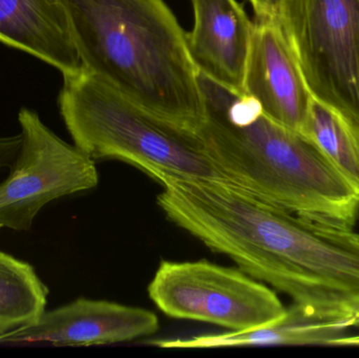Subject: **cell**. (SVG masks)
I'll use <instances>...</instances> for the list:
<instances>
[{"label":"cell","instance_id":"cell-8","mask_svg":"<svg viewBox=\"0 0 359 358\" xmlns=\"http://www.w3.org/2000/svg\"><path fill=\"white\" fill-rule=\"evenodd\" d=\"M159 319L153 311L109 301L78 298L46 312L33 325L0 336V346L48 344L98 346L154 336Z\"/></svg>","mask_w":359,"mask_h":358},{"label":"cell","instance_id":"cell-1","mask_svg":"<svg viewBox=\"0 0 359 358\" xmlns=\"http://www.w3.org/2000/svg\"><path fill=\"white\" fill-rule=\"evenodd\" d=\"M166 218L241 270L326 319L359 327V235L269 205L230 183L149 174Z\"/></svg>","mask_w":359,"mask_h":358},{"label":"cell","instance_id":"cell-15","mask_svg":"<svg viewBox=\"0 0 359 358\" xmlns=\"http://www.w3.org/2000/svg\"><path fill=\"white\" fill-rule=\"evenodd\" d=\"M21 143V134L16 136L0 137V170L12 166L18 155Z\"/></svg>","mask_w":359,"mask_h":358},{"label":"cell","instance_id":"cell-12","mask_svg":"<svg viewBox=\"0 0 359 358\" xmlns=\"http://www.w3.org/2000/svg\"><path fill=\"white\" fill-rule=\"evenodd\" d=\"M350 328L353 327L348 322L318 317L293 303L282 319L257 329L149 340L147 345L166 350L249 346H334L335 342L348 336Z\"/></svg>","mask_w":359,"mask_h":358},{"label":"cell","instance_id":"cell-13","mask_svg":"<svg viewBox=\"0 0 359 358\" xmlns=\"http://www.w3.org/2000/svg\"><path fill=\"white\" fill-rule=\"evenodd\" d=\"M48 294L29 263L0 252V336L36 323Z\"/></svg>","mask_w":359,"mask_h":358},{"label":"cell","instance_id":"cell-11","mask_svg":"<svg viewBox=\"0 0 359 358\" xmlns=\"http://www.w3.org/2000/svg\"><path fill=\"white\" fill-rule=\"evenodd\" d=\"M0 42L61 71H81L63 0H0Z\"/></svg>","mask_w":359,"mask_h":358},{"label":"cell","instance_id":"cell-16","mask_svg":"<svg viewBox=\"0 0 359 358\" xmlns=\"http://www.w3.org/2000/svg\"><path fill=\"white\" fill-rule=\"evenodd\" d=\"M255 11V18L278 16L280 0H248Z\"/></svg>","mask_w":359,"mask_h":358},{"label":"cell","instance_id":"cell-10","mask_svg":"<svg viewBox=\"0 0 359 358\" xmlns=\"http://www.w3.org/2000/svg\"><path fill=\"white\" fill-rule=\"evenodd\" d=\"M188 52L198 73L236 94L244 80L255 21L238 0H191Z\"/></svg>","mask_w":359,"mask_h":358},{"label":"cell","instance_id":"cell-3","mask_svg":"<svg viewBox=\"0 0 359 358\" xmlns=\"http://www.w3.org/2000/svg\"><path fill=\"white\" fill-rule=\"evenodd\" d=\"M82 69L143 109L196 130L205 106L187 33L165 0H63Z\"/></svg>","mask_w":359,"mask_h":358},{"label":"cell","instance_id":"cell-17","mask_svg":"<svg viewBox=\"0 0 359 358\" xmlns=\"http://www.w3.org/2000/svg\"><path fill=\"white\" fill-rule=\"evenodd\" d=\"M334 346L359 347V336H346L335 342Z\"/></svg>","mask_w":359,"mask_h":358},{"label":"cell","instance_id":"cell-7","mask_svg":"<svg viewBox=\"0 0 359 358\" xmlns=\"http://www.w3.org/2000/svg\"><path fill=\"white\" fill-rule=\"evenodd\" d=\"M21 143L8 178L0 183V228L27 231L50 202L98 185L95 160L59 138L35 111L18 113Z\"/></svg>","mask_w":359,"mask_h":358},{"label":"cell","instance_id":"cell-14","mask_svg":"<svg viewBox=\"0 0 359 358\" xmlns=\"http://www.w3.org/2000/svg\"><path fill=\"white\" fill-rule=\"evenodd\" d=\"M304 136L359 187V123L334 107L312 98Z\"/></svg>","mask_w":359,"mask_h":358},{"label":"cell","instance_id":"cell-5","mask_svg":"<svg viewBox=\"0 0 359 358\" xmlns=\"http://www.w3.org/2000/svg\"><path fill=\"white\" fill-rule=\"evenodd\" d=\"M278 19L312 96L359 123V0H280Z\"/></svg>","mask_w":359,"mask_h":358},{"label":"cell","instance_id":"cell-4","mask_svg":"<svg viewBox=\"0 0 359 358\" xmlns=\"http://www.w3.org/2000/svg\"><path fill=\"white\" fill-rule=\"evenodd\" d=\"M61 117L76 146L92 159H116L154 172L228 182L198 151L196 130L164 119L82 69L63 76Z\"/></svg>","mask_w":359,"mask_h":358},{"label":"cell","instance_id":"cell-9","mask_svg":"<svg viewBox=\"0 0 359 358\" xmlns=\"http://www.w3.org/2000/svg\"><path fill=\"white\" fill-rule=\"evenodd\" d=\"M244 95L268 117L303 134L313 96L278 16L255 19Z\"/></svg>","mask_w":359,"mask_h":358},{"label":"cell","instance_id":"cell-2","mask_svg":"<svg viewBox=\"0 0 359 358\" xmlns=\"http://www.w3.org/2000/svg\"><path fill=\"white\" fill-rule=\"evenodd\" d=\"M205 118L201 153L238 188L285 212L353 229L359 187L301 132L272 120L250 97L198 73Z\"/></svg>","mask_w":359,"mask_h":358},{"label":"cell","instance_id":"cell-6","mask_svg":"<svg viewBox=\"0 0 359 358\" xmlns=\"http://www.w3.org/2000/svg\"><path fill=\"white\" fill-rule=\"evenodd\" d=\"M147 291L168 317L211 324L231 332L269 325L287 310L266 284L240 268L206 260L162 261Z\"/></svg>","mask_w":359,"mask_h":358}]
</instances>
